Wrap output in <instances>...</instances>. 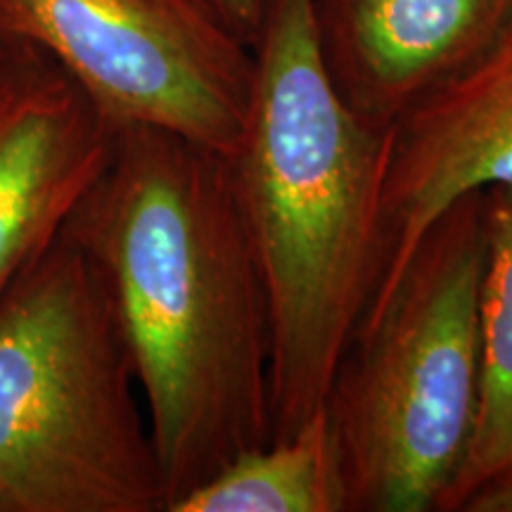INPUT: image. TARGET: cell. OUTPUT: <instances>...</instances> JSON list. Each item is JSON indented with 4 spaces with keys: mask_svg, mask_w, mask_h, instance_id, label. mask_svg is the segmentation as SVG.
<instances>
[{
    "mask_svg": "<svg viewBox=\"0 0 512 512\" xmlns=\"http://www.w3.org/2000/svg\"><path fill=\"white\" fill-rule=\"evenodd\" d=\"M64 233L105 280L171 512L273 439L271 304L228 157L117 126Z\"/></svg>",
    "mask_w": 512,
    "mask_h": 512,
    "instance_id": "6da1fadb",
    "label": "cell"
},
{
    "mask_svg": "<svg viewBox=\"0 0 512 512\" xmlns=\"http://www.w3.org/2000/svg\"><path fill=\"white\" fill-rule=\"evenodd\" d=\"M392 126L351 110L320 50L316 0H273L247 124L228 157L271 304L273 439L323 408L384 271Z\"/></svg>",
    "mask_w": 512,
    "mask_h": 512,
    "instance_id": "7a4b0ae2",
    "label": "cell"
},
{
    "mask_svg": "<svg viewBox=\"0 0 512 512\" xmlns=\"http://www.w3.org/2000/svg\"><path fill=\"white\" fill-rule=\"evenodd\" d=\"M0 512H166L112 299L64 228L0 299Z\"/></svg>",
    "mask_w": 512,
    "mask_h": 512,
    "instance_id": "3957f363",
    "label": "cell"
},
{
    "mask_svg": "<svg viewBox=\"0 0 512 512\" xmlns=\"http://www.w3.org/2000/svg\"><path fill=\"white\" fill-rule=\"evenodd\" d=\"M484 256V192H472L356 325L323 401L347 512H439L475 425Z\"/></svg>",
    "mask_w": 512,
    "mask_h": 512,
    "instance_id": "277c9868",
    "label": "cell"
},
{
    "mask_svg": "<svg viewBox=\"0 0 512 512\" xmlns=\"http://www.w3.org/2000/svg\"><path fill=\"white\" fill-rule=\"evenodd\" d=\"M43 50L112 126H155L230 157L254 91L200 0H0V46Z\"/></svg>",
    "mask_w": 512,
    "mask_h": 512,
    "instance_id": "5b68a950",
    "label": "cell"
},
{
    "mask_svg": "<svg viewBox=\"0 0 512 512\" xmlns=\"http://www.w3.org/2000/svg\"><path fill=\"white\" fill-rule=\"evenodd\" d=\"M489 188H512V12L475 60L394 121L384 178L387 256L366 313L392 292L427 228L460 197Z\"/></svg>",
    "mask_w": 512,
    "mask_h": 512,
    "instance_id": "8992f818",
    "label": "cell"
},
{
    "mask_svg": "<svg viewBox=\"0 0 512 512\" xmlns=\"http://www.w3.org/2000/svg\"><path fill=\"white\" fill-rule=\"evenodd\" d=\"M114 131L53 57L0 46V299L98 181Z\"/></svg>",
    "mask_w": 512,
    "mask_h": 512,
    "instance_id": "52a82bcc",
    "label": "cell"
},
{
    "mask_svg": "<svg viewBox=\"0 0 512 512\" xmlns=\"http://www.w3.org/2000/svg\"><path fill=\"white\" fill-rule=\"evenodd\" d=\"M510 12L512 0H344L339 62L325 67L358 117L389 128L475 60Z\"/></svg>",
    "mask_w": 512,
    "mask_h": 512,
    "instance_id": "ba28073f",
    "label": "cell"
},
{
    "mask_svg": "<svg viewBox=\"0 0 512 512\" xmlns=\"http://www.w3.org/2000/svg\"><path fill=\"white\" fill-rule=\"evenodd\" d=\"M484 223L477 413L439 512H512V188L484 190Z\"/></svg>",
    "mask_w": 512,
    "mask_h": 512,
    "instance_id": "9c48e42d",
    "label": "cell"
},
{
    "mask_svg": "<svg viewBox=\"0 0 512 512\" xmlns=\"http://www.w3.org/2000/svg\"><path fill=\"white\" fill-rule=\"evenodd\" d=\"M171 512H347L328 415L320 408L292 437L240 453Z\"/></svg>",
    "mask_w": 512,
    "mask_h": 512,
    "instance_id": "30bf717a",
    "label": "cell"
}]
</instances>
